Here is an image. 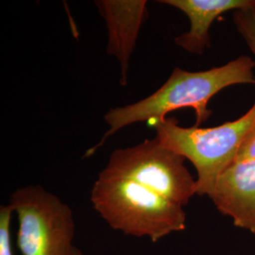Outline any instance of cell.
Listing matches in <instances>:
<instances>
[{
  "label": "cell",
  "mask_w": 255,
  "mask_h": 255,
  "mask_svg": "<svg viewBox=\"0 0 255 255\" xmlns=\"http://www.w3.org/2000/svg\"><path fill=\"white\" fill-rule=\"evenodd\" d=\"M255 61L243 55L228 64L204 71L192 72L180 67L174 68L167 81L153 94L126 106L110 109L104 116L109 129L101 141L86 152L85 157L94 154L110 136L121 128L145 121L155 125L175 110H195L194 126L200 127L212 115V111L207 108L210 100L231 85L255 83Z\"/></svg>",
  "instance_id": "obj_1"
},
{
  "label": "cell",
  "mask_w": 255,
  "mask_h": 255,
  "mask_svg": "<svg viewBox=\"0 0 255 255\" xmlns=\"http://www.w3.org/2000/svg\"><path fill=\"white\" fill-rule=\"evenodd\" d=\"M91 203L111 228L152 243L186 229L183 207L126 179L100 173Z\"/></svg>",
  "instance_id": "obj_2"
},
{
  "label": "cell",
  "mask_w": 255,
  "mask_h": 255,
  "mask_svg": "<svg viewBox=\"0 0 255 255\" xmlns=\"http://www.w3.org/2000/svg\"><path fill=\"white\" fill-rule=\"evenodd\" d=\"M255 125V102L241 118L213 128H184L176 119H165L154 125L156 138L163 146L190 161L197 170V195L209 196L238 149Z\"/></svg>",
  "instance_id": "obj_3"
},
{
  "label": "cell",
  "mask_w": 255,
  "mask_h": 255,
  "mask_svg": "<svg viewBox=\"0 0 255 255\" xmlns=\"http://www.w3.org/2000/svg\"><path fill=\"white\" fill-rule=\"evenodd\" d=\"M9 205L18 219L21 255H84L73 243V211L54 194L41 185H27L10 195Z\"/></svg>",
  "instance_id": "obj_4"
},
{
  "label": "cell",
  "mask_w": 255,
  "mask_h": 255,
  "mask_svg": "<svg viewBox=\"0 0 255 255\" xmlns=\"http://www.w3.org/2000/svg\"><path fill=\"white\" fill-rule=\"evenodd\" d=\"M185 160L154 137L114 150L101 174L136 182L184 207L197 195V181L184 165Z\"/></svg>",
  "instance_id": "obj_5"
},
{
  "label": "cell",
  "mask_w": 255,
  "mask_h": 255,
  "mask_svg": "<svg viewBox=\"0 0 255 255\" xmlns=\"http://www.w3.org/2000/svg\"><path fill=\"white\" fill-rule=\"evenodd\" d=\"M208 197L236 227L255 236V160L229 165Z\"/></svg>",
  "instance_id": "obj_6"
},
{
  "label": "cell",
  "mask_w": 255,
  "mask_h": 255,
  "mask_svg": "<svg viewBox=\"0 0 255 255\" xmlns=\"http://www.w3.org/2000/svg\"><path fill=\"white\" fill-rule=\"evenodd\" d=\"M96 6L108 29L106 51L118 59L123 86L128 84L129 60L140 29L148 17L146 0H97Z\"/></svg>",
  "instance_id": "obj_7"
},
{
  "label": "cell",
  "mask_w": 255,
  "mask_h": 255,
  "mask_svg": "<svg viewBox=\"0 0 255 255\" xmlns=\"http://www.w3.org/2000/svg\"><path fill=\"white\" fill-rule=\"evenodd\" d=\"M162 4L180 9L190 20V29L175 38V44L192 54H203L211 47L209 29L221 14L255 5V0H162Z\"/></svg>",
  "instance_id": "obj_8"
},
{
  "label": "cell",
  "mask_w": 255,
  "mask_h": 255,
  "mask_svg": "<svg viewBox=\"0 0 255 255\" xmlns=\"http://www.w3.org/2000/svg\"><path fill=\"white\" fill-rule=\"evenodd\" d=\"M234 22L239 34L255 56V5L235 10Z\"/></svg>",
  "instance_id": "obj_9"
},
{
  "label": "cell",
  "mask_w": 255,
  "mask_h": 255,
  "mask_svg": "<svg viewBox=\"0 0 255 255\" xmlns=\"http://www.w3.org/2000/svg\"><path fill=\"white\" fill-rule=\"evenodd\" d=\"M13 214L9 204L0 206V255H14L10 232Z\"/></svg>",
  "instance_id": "obj_10"
},
{
  "label": "cell",
  "mask_w": 255,
  "mask_h": 255,
  "mask_svg": "<svg viewBox=\"0 0 255 255\" xmlns=\"http://www.w3.org/2000/svg\"><path fill=\"white\" fill-rule=\"evenodd\" d=\"M255 160V125L249 131L238 149L235 162ZM234 162V163H235Z\"/></svg>",
  "instance_id": "obj_11"
}]
</instances>
